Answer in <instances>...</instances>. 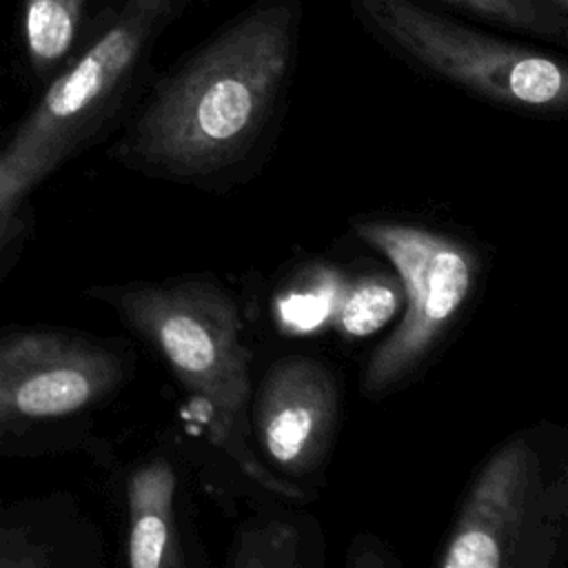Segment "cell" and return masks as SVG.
I'll return each mask as SVG.
<instances>
[{"instance_id": "8fae6325", "label": "cell", "mask_w": 568, "mask_h": 568, "mask_svg": "<svg viewBox=\"0 0 568 568\" xmlns=\"http://www.w3.org/2000/svg\"><path fill=\"white\" fill-rule=\"evenodd\" d=\"M404 304L402 284L397 277L382 273H366L344 280L333 328L344 339H362L377 333Z\"/></svg>"}, {"instance_id": "7c38bea8", "label": "cell", "mask_w": 568, "mask_h": 568, "mask_svg": "<svg viewBox=\"0 0 568 568\" xmlns=\"http://www.w3.org/2000/svg\"><path fill=\"white\" fill-rule=\"evenodd\" d=\"M82 0H27L24 38L36 64L58 62L73 44Z\"/></svg>"}, {"instance_id": "2e32d148", "label": "cell", "mask_w": 568, "mask_h": 568, "mask_svg": "<svg viewBox=\"0 0 568 568\" xmlns=\"http://www.w3.org/2000/svg\"><path fill=\"white\" fill-rule=\"evenodd\" d=\"M2 215H4V213H0V217H2Z\"/></svg>"}, {"instance_id": "ba28073f", "label": "cell", "mask_w": 568, "mask_h": 568, "mask_svg": "<svg viewBox=\"0 0 568 568\" xmlns=\"http://www.w3.org/2000/svg\"><path fill=\"white\" fill-rule=\"evenodd\" d=\"M342 390L328 364L288 355L268 366L251 404V433L264 464L295 484L320 473L337 433Z\"/></svg>"}, {"instance_id": "8992f818", "label": "cell", "mask_w": 568, "mask_h": 568, "mask_svg": "<svg viewBox=\"0 0 568 568\" xmlns=\"http://www.w3.org/2000/svg\"><path fill=\"white\" fill-rule=\"evenodd\" d=\"M357 4L402 53L488 102L541 115L568 106V73L557 58L473 31L410 0Z\"/></svg>"}, {"instance_id": "3957f363", "label": "cell", "mask_w": 568, "mask_h": 568, "mask_svg": "<svg viewBox=\"0 0 568 568\" xmlns=\"http://www.w3.org/2000/svg\"><path fill=\"white\" fill-rule=\"evenodd\" d=\"M568 539V464L555 426L506 437L473 477L439 568H552Z\"/></svg>"}, {"instance_id": "5bb4252c", "label": "cell", "mask_w": 568, "mask_h": 568, "mask_svg": "<svg viewBox=\"0 0 568 568\" xmlns=\"http://www.w3.org/2000/svg\"><path fill=\"white\" fill-rule=\"evenodd\" d=\"M457 4L486 20L521 31H541V18L532 0H439Z\"/></svg>"}, {"instance_id": "277c9868", "label": "cell", "mask_w": 568, "mask_h": 568, "mask_svg": "<svg viewBox=\"0 0 568 568\" xmlns=\"http://www.w3.org/2000/svg\"><path fill=\"white\" fill-rule=\"evenodd\" d=\"M353 233L386 257L402 284L404 313L368 355L362 393L384 399L419 375L473 302L479 253L457 235L393 217H357Z\"/></svg>"}, {"instance_id": "6da1fadb", "label": "cell", "mask_w": 568, "mask_h": 568, "mask_svg": "<svg viewBox=\"0 0 568 568\" xmlns=\"http://www.w3.org/2000/svg\"><path fill=\"white\" fill-rule=\"evenodd\" d=\"M293 36L288 4L253 9L155 84L113 155L202 189L246 175L277 115Z\"/></svg>"}, {"instance_id": "9a60e30c", "label": "cell", "mask_w": 568, "mask_h": 568, "mask_svg": "<svg viewBox=\"0 0 568 568\" xmlns=\"http://www.w3.org/2000/svg\"><path fill=\"white\" fill-rule=\"evenodd\" d=\"M129 4H133L146 20L155 24L160 16L171 7V0H131Z\"/></svg>"}, {"instance_id": "30bf717a", "label": "cell", "mask_w": 568, "mask_h": 568, "mask_svg": "<svg viewBox=\"0 0 568 568\" xmlns=\"http://www.w3.org/2000/svg\"><path fill=\"white\" fill-rule=\"evenodd\" d=\"M344 277L328 266L300 271L275 297L273 311L280 328L291 335H311L333 324Z\"/></svg>"}, {"instance_id": "9c48e42d", "label": "cell", "mask_w": 568, "mask_h": 568, "mask_svg": "<svg viewBox=\"0 0 568 568\" xmlns=\"http://www.w3.org/2000/svg\"><path fill=\"white\" fill-rule=\"evenodd\" d=\"M180 477L166 457L138 464L126 479V564L131 568H184L178 519Z\"/></svg>"}, {"instance_id": "5b68a950", "label": "cell", "mask_w": 568, "mask_h": 568, "mask_svg": "<svg viewBox=\"0 0 568 568\" xmlns=\"http://www.w3.org/2000/svg\"><path fill=\"white\" fill-rule=\"evenodd\" d=\"M153 22L133 4L44 91L0 151V213L80 151L111 118L144 53Z\"/></svg>"}, {"instance_id": "4fadbf2b", "label": "cell", "mask_w": 568, "mask_h": 568, "mask_svg": "<svg viewBox=\"0 0 568 568\" xmlns=\"http://www.w3.org/2000/svg\"><path fill=\"white\" fill-rule=\"evenodd\" d=\"M302 530L288 519H264L257 524H246L229 557L233 568H291L302 566L300 557Z\"/></svg>"}, {"instance_id": "52a82bcc", "label": "cell", "mask_w": 568, "mask_h": 568, "mask_svg": "<svg viewBox=\"0 0 568 568\" xmlns=\"http://www.w3.org/2000/svg\"><path fill=\"white\" fill-rule=\"evenodd\" d=\"M126 375L120 353L71 333L29 331L0 342V428L91 408Z\"/></svg>"}, {"instance_id": "7a4b0ae2", "label": "cell", "mask_w": 568, "mask_h": 568, "mask_svg": "<svg viewBox=\"0 0 568 568\" xmlns=\"http://www.w3.org/2000/svg\"><path fill=\"white\" fill-rule=\"evenodd\" d=\"M144 339L202 408L213 444L266 490L300 499L251 444V353L235 300L209 275L93 291Z\"/></svg>"}]
</instances>
